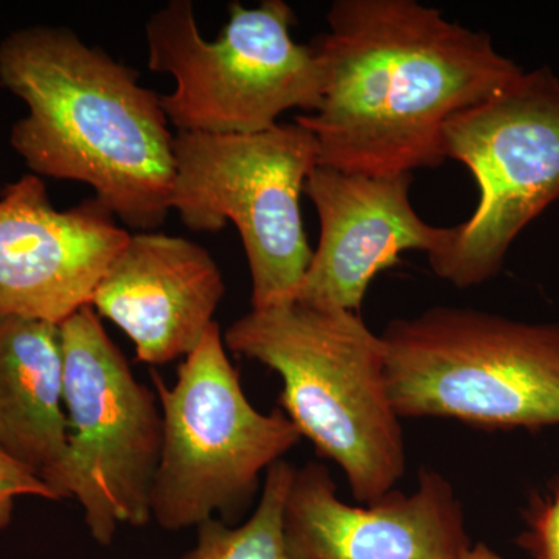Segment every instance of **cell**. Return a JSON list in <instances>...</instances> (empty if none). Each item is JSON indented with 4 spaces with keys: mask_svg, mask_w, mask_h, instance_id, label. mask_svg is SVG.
Returning <instances> with one entry per match:
<instances>
[{
    "mask_svg": "<svg viewBox=\"0 0 559 559\" xmlns=\"http://www.w3.org/2000/svg\"><path fill=\"white\" fill-rule=\"evenodd\" d=\"M518 544L533 559H559V487L554 498L538 503L528 518V530Z\"/></svg>",
    "mask_w": 559,
    "mask_h": 559,
    "instance_id": "obj_17",
    "label": "cell"
},
{
    "mask_svg": "<svg viewBox=\"0 0 559 559\" xmlns=\"http://www.w3.org/2000/svg\"><path fill=\"white\" fill-rule=\"evenodd\" d=\"M316 40L323 100L296 123L314 134L319 165L371 176L437 168L443 128L524 72L491 36L417 0H337Z\"/></svg>",
    "mask_w": 559,
    "mask_h": 559,
    "instance_id": "obj_1",
    "label": "cell"
},
{
    "mask_svg": "<svg viewBox=\"0 0 559 559\" xmlns=\"http://www.w3.org/2000/svg\"><path fill=\"white\" fill-rule=\"evenodd\" d=\"M20 498L57 500L39 477L0 451V532L13 521L14 506Z\"/></svg>",
    "mask_w": 559,
    "mask_h": 559,
    "instance_id": "obj_16",
    "label": "cell"
},
{
    "mask_svg": "<svg viewBox=\"0 0 559 559\" xmlns=\"http://www.w3.org/2000/svg\"><path fill=\"white\" fill-rule=\"evenodd\" d=\"M0 84L27 105L10 143L33 175L87 183L130 229H159L175 134L134 69L68 28L31 27L0 43Z\"/></svg>",
    "mask_w": 559,
    "mask_h": 559,
    "instance_id": "obj_2",
    "label": "cell"
},
{
    "mask_svg": "<svg viewBox=\"0 0 559 559\" xmlns=\"http://www.w3.org/2000/svg\"><path fill=\"white\" fill-rule=\"evenodd\" d=\"M164 437L151 518L167 532L200 527L219 514L238 518L252 503L261 474L299 444L282 409L261 414L242 390L218 323L182 360L173 385L153 371Z\"/></svg>",
    "mask_w": 559,
    "mask_h": 559,
    "instance_id": "obj_6",
    "label": "cell"
},
{
    "mask_svg": "<svg viewBox=\"0 0 559 559\" xmlns=\"http://www.w3.org/2000/svg\"><path fill=\"white\" fill-rule=\"evenodd\" d=\"M223 337L229 352L278 373L282 411L340 466L360 506L392 491L406 471L403 426L390 401L384 341L359 312L290 300L250 310Z\"/></svg>",
    "mask_w": 559,
    "mask_h": 559,
    "instance_id": "obj_3",
    "label": "cell"
},
{
    "mask_svg": "<svg viewBox=\"0 0 559 559\" xmlns=\"http://www.w3.org/2000/svg\"><path fill=\"white\" fill-rule=\"evenodd\" d=\"M60 330L69 444L47 487L57 500L75 499L92 538L110 546L120 525L153 521L151 492L164 437L159 399L134 377L92 305Z\"/></svg>",
    "mask_w": 559,
    "mask_h": 559,
    "instance_id": "obj_8",
    "label": "cell"
},
{
    "mask_svg": "<svg viewBox=\"0 0 559 559\" xmlns=\"http://www.w3.org/2000/svg\"><path fill=\"white\" fill-rule=\"evenodd\" d=\"M171 210L193 231H240L252 278V310L293 300L312 249L300 197L319 165L314 134L277 123L255 134L176 131Z\"/></svg>",
    "mask_w": 559,
    "mask_h": 559,
    "instance_id": "obj_7",
    "label": "cell"
},
{
    "mask_svg": "<svg viewBox=\"0 0 559 559\" xmlns=\"http://www.w3.org/2000/svg\"><path fill=\"white\" fill-rule=\"evenodd\" d=\"M393 409L485 429L559 425V323L432 307L381 333Z\"/></svg>",
    "mask_w": 559,
    "mask_h": 559,
    "instance_id": "obj_4",
    "label": "cell"
},
{
    "mask_svg": "<svg viewBox=\"0 0 559 559\" xmlns=\"http://www.w3.org/2000/svg\"><path fill=\"white\" fill-rule=\"evenodd\" d=\"M462 559H503L495 550L489 549L487 544L479 543L471 546V549L463 555Z\"/></svg>",
    "mask_w": 559,
    "mask_h": 559,
    "instance_id": "obj_18",
    "label": "cell"
},
{
    "mask_svg": "<svg viewBox=\"0 0 559 559\" xmlns=\"http://www.w3.org/2000/svg\"><path fill=\"white\" fill-rule=\"evenodd\" d=\"M68 444L60 325L0 318V451L47 485Z\"/></svg>",
    "mask_w": 559,
    "mask_h": 559,
    "instance_id": "obj_14",
    "label": "cell"
},
{
    "mask_svg": "<svg viewBox=\"0 0 559 559\" xmlns=\"http://www.w3.org/2000/svg\"><path fill=\"white\" fill-rule=\"evenodd\" d=\"M130 235L95 198L58 210L39 176L9 183L0 194V318L61 325L91 305Z\"/></svg>",
    "mask_w": 559,
    "mask_h": 559,
    "instance_id": "obj_10",
    "label": "cell"
},
{
    "mask_svg": "<svg viewBox=\"0 0 559 559\" xmlns=\"http://www.w3.org/2000/svg\"><path fill=\"white\" fill-rule=\"evenodd\" d=\"M224 296L223 272L207 249L159 231H134L91 305L130 337L139 362L164 366L198 348Z\"/></svg>",
    "mask_w": 559,
    "mask_h": 559,
    "instance_id": "obj_13",
    "label": "cell"
},
{
    "mask_svg": "<svg viewBox=\"0 0 559 559\" xmlns=\"http://www.w3.org/2000/svg\"><path fill=\"white\" fill-rule=\"evenodd\" d=\"M447 159L465 165L479 187L468 221L448 227L430 253L433 274L457 288L502 271L522 230L559 200V76L547 66L522 72L443 128Z\"/></svg>",
    "mask_w": 559,
    "mask_h": 559,
    "instance_id": "obj_9",
    "label": "cell"
},
{
    "mask_svg": "<svg viewBox=\"0 0 559 559\" xmlns=\"http://www.w3.org/2000/svg\"><path fill=\"white\" fill-rule=\"evenodd\" d=\"M414 175L371 176L318 165L305 193L318 210V248L293 300L359 312L371 280L404 250H439L448 227L430 226L411 201Z\"/></svg>",
    "mask_w": 559,
    "mask_h": 559,
    "instance_id": "obj_12",
    "label": "cell"
},
{
    "mask_svg": "<svg viewBox=\"0 0 559 559\" xmlns=\"http://www.w3.org/2000/svg\"><path fill=\"white\" fill-rule=\"evenodd\" d=\"M296 13L283 0L231 2L218 39L198 27L190 0H170L145 24L148 66L168 73L175 91L160 105L178 131L255 134L289 109L316 112L323 100V69L314 44L290 36Z\"/></svg>",
    "mask_w": 559,
    "mask_h": 559,
    "instance_id": "obj_5",
    "label": "cell"
},
{
    "mask_svg": "<svg viewBox=\"0 0 559 559\" xmlns=\"http://www.w3.org/2000/svg\"><path fill=\"white\" fill-rule=\"evenodd\" d=\"M296 466L278 460L264 474L259 506L245 524L209 520L197 527V544L180 559H289L283 509Z\"/></svg>",
    "mask_w": 559,
    "mask_h": 559,
    "instance_id": "obj_15",
    "label": "cell"
},
{
    "mask_svg": "<svg viewBox=\"0 0 559 559\" xmlns=\"http://www.w3.org/2000/svg\"><path fill=\"white\" fill-rule=\"evenodd\" d=\"M283 535L289 559H462L473 546L462 503L437 471L419 469L412 495L392 489L353 507L314 462L294 471Z\"/></svg>",
    "mask_w": 559,
    "mask_h": 559,
    "instance_id": "obj_11",
    "label": "cell"
}]
</instances>
